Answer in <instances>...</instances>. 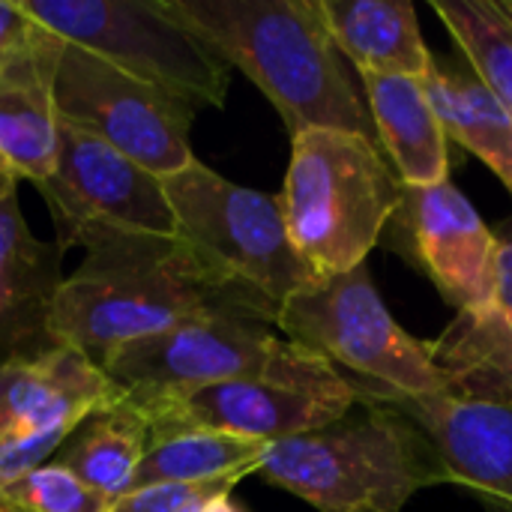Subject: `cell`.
<instances>
[{"label":"cell","instance_id":"cell-1","mask_svg":"<svg viewBox=\"0 0 512 512\" xmlns=\"http://www.w3.org/2000/svg\"><path fill=\"white\" fill-rule=\"evenodd\" d=\"M78 246L84 261L57 288L48 336L93 363L123 345L210 315L276 324V309L267 300L177 234L93 231Z\"/></svg>","mask_w":512,"mask_h":512},{"label":"cell","instance_id":"cell-2","mask_svg":"<svg viewBox=\"0 0 512 512\" xmlns=\"http://www.w3.org/2000/svg\"><path fill=\"white\" fill-rule=\"evenodd\" d=\"M228 69H240L282 114L291 138L342 129L378 144L318 0H159Z\"/></svg>","mask_w":512,"mask_h":512},{"label":"cell","instance_id":"cell-3","mask_svg":"<svg viewBox=\"0 0 512 512\" xmlns=\"http://www.w3.org/2000/svg\"><path fill=\"white\" fill-rule=\"evenodd\" d=\"M318 512H402L432 486H450L432 438L387 402H357L342 420L270 444L258 471Z\"/></svg>","mask_w":512,"mask_h":512},{"label":"cell","instance_id":"cell-4","mask_svg":"<svg viewBox=\"0 0 512 512\" xmlns=\"http://www.w3.org/2000/svg\"><path fill=\"white\" fill-rule=\"evenodd\" d=\"M276 198L291 246L324 279L366 264L399 213L402 183L375 141L342 129H306L291 138Z\"/></svg>","mask_w":512,"mask_h":512},{"label":"cell","instance_id":"cell-5","mask_svg":"<svg viewBox=\"0 0 512 512\" xmlns=\"http://www.w3.org/2000/svg\"><path fill=\"white\" fill-rule=\"evenodd\" d=\"M276 330L339 372L357 393V402L450 393L429 342L396 324L366 264L315 279L294 294L279 309Z\"/></svg>","mask_w":512,"mask_h":512},{"label":"cell","instance_id":"cell-6","mask_svg":"<svg viewBox=\"0 0 512 512\" xmlns=\"http://www.w3.org/2000/svg\"><path fill=\"white\" fill-rule=\"evenodd\" d=\"M102 372L135 405L171 402L231 381H327L336 378L324 360L279 339L270 324L210 315L108 354Z\"/></svg>","mask_w":512,"mask_h":512},{"label":"cell","instance_id":"cell-7","mask_svg":"<svg viewBox=\"0 0 512 512\" xmlns=\"http://www.w3.org/2000/svg\"><path fill=\"white\" fill-rule=\"evenodd\" d=\"M162 189L177 237L267 300L276 315L318 279L291 246L276 195L237 186L198 159L162 177Z\"/></svg>","mask_w":512,"mask_h":512},{"label":"cell","instance_id":"cell-8","mask_svg":"<svg viewBox=\"0 0 512 512\" xmlns=\"http://www.w3.org/2000/svg\"><path fill=\"white\" fill-rule=\"evenodd\" d=\"M21 6L54 36L195 108L225 105L231 69L159 0H21Z\"/></svg>","mask_w":512,"mask_h":512},{"label":"cell","instance_id":"cell-9","mask_svg":"<svg viewBox=\"0 0 512 512\" xmlns=\"http://www.w3.org/2000/svg\"><path fill=\"white\" fill-rule=\"evenodd\" d=\"M54 102L63 123L96 135L156 177L177 174L195 159L189 129L198 108L81 45L66 42L60 51Z\"/></svg>","mask_w":512,"mask_h":512},{"label":"cell","instance_id":"cell-10","mask_svg":"<svg viewBox=\"0 0 512 512\" xmlns=\"http://www.w3.org/2000/svg\"><path fill=\"white\" fill-rule=\"evenodd\" d=\"M123 399L102 366L69 345L0 366V489L48 465L84 420Z\"/></svg>","mask_w":512,"mask_h":512},{"label":"cell","instance_id":"cell-11","mask_svg":"<svg viewBox=\"0 0 512 512\" xmlns=\"http://www.w3.org/2000/svg\"><path fill=\"white\" fill-rule=\"evenodd\" d=\"M36 189L51 210L63 252L93 231L177 234L162 177L63 120L54 171Z\"/></svg>","mask_w":512,"mask_h":512},{"label":"cell","instance_id":"cell-12","mask_svg":"<svg viewBox=\"0 0 512 512\" xmlns=\"http://www.w3.org/2000/svg\"><path fill=\"white\" fill-rule=\"evenodd\" d=\"M393 222L408 243L405 252L411 261L435 282L450 306L459 312H477L486 306L498 237L450 180L402 186V204Z\"/></svg>","mask_w":512,"mask_h":512},{"label":"cell","instance_id":"cell-13","mask_svg":"<svg viewBox=\"0 0 512 512\" xmlns=\"http://www.w3.org/2000/svg\"><path fill=\"white\" fill-rule=\"evenodd\" d=\"M354 405L357 393L342 375H336L327 381H231L171 402H153L138 408L144 414L162 411L237 438L276 444L294 435L324 429L342 420Z\"/></svg>","mask_w":512,"mask_h":512},{"label":"cell","instance_id":"cell-14","mask_svg":"<svg viewBox=\"0 0 512 512\" xmlns=\"http://www.w3.org/2000/svg\"><path fill=\"white\" fill-rule=\"evenodd\" d=\"M384 402L405 411L432 438L450 486L468 489L489 510L512 512V405L447 393Z\"/></svg>","mask_w":512,"mask_h":512},{"label":"cell","instance_id":"cell-15","mask_svg":"<svg viewBox=\"0 0 512 512\" xmlns=\"http://www.w3.org/2000/svg\"><path fill=\"white\" fill-rule=\"evenodd\" d=\"M63 249L39 240L21 216L18 195L0 198V366L36 360L54 348L48 318L63 282Z\"/></svg>","mask_w":512,"mask_h":512},{"label":"cell","instance_id":"cell-16","mask_svg":"<svg viewBox=\"0 0 512 512\" xmlns=\"http://www.w3.org/2000/svg\"><path fill=\"white\" fill-rule=\"evenodd\" d=\"M63 45L60 36L42 27L27 45L0 60V156L18 180L33 186L48 180L57 162L54 78Z\"/></svg>","mask_w":512,"mask_h":512},{"label":"cell","instance_id":"cell-17","mask_svg":"<svg viewBox=\"0 0 512 512\" xmlns=\"http://www.w3.org/2000/svg\"><path fill=\"white\" fill-rule=\"evenodd\" d=\"M429 351L450 384L447 396L512 405V231L498 240L486 306L459 312Z\"/></svg>","mask_w":512,"mask_h":512},{"label":"cell","instance_id":"cell-18","mask_svg":"<svg viewBox=\"0 0 512 512\" xmlns=\"http://www.w3.org/2000/svg\"><path fill=\"white\" fill-rule=\"evenodd\" d=\"M375 138L402 186L450 180V138L423 81L402 75H360Z\"/></svg>","mask_w":512,"mask_h":512},{"label":"cell","instance_id":"cell-19","mask_svg":"<svg viewBox=\"0 0 512 512\" xmlns=\"http://www.w3.org/2000/svg\"><path fill=\"white\" fill-rule=\"evenodd\" d=\"M150 435L132 489L168 483H240L258 474L270 444L207 429L174 414H147ZM129 489V492H132Z\"/></svg>","mask_w":512,"mask_h":512},{"label":"cell","instance_id":"cell-20","mask_svg":"<svg viewBox=\"0 0 512 512\" xmlns=\"http://www.w3.org/2000/svg\"><path fill=\"white\" fill-rule=\"evenodd\" d=\"M318 9L339 54L360 75H402L423 81L435 69L414 3L318 0Z\"/></svg>","mask_w":512,"mask_h":512},{"label":"cell","instance_id":"cell-21","mask_svg":"<svg viewBox=\"0 0 512 512\" xmlns=\"http://www.w3.org/2000/svg\"><path fill=\"white\" fill-rule=\"evenodd\" d=\"M444 135L486 162L512 195V117L471 66L435 63L423 78Z\"/></svg>","mask_w":512,"mask_h":512},{"label":"cell","instance_id":"cell-22","mask_svg":"<svg viewBox=\"0 0 512 512\" xmlns=\"http://www.w3.org/2000/svg\"><path fill=\"white\" fill-rule=\"evenodd\" d=\"M150 423L129 399L84 420L57 465L72 471L93 495L114 504L132 489L135 471L144 459Z\"/></svg>","mask_w":512,"mask_h":512},{"label":"cell","instance_id":"cell-23","mask_svg":"<svg viewBox=\"0 0 512 512\" xmlns=\"http://www.w3.org/2000/svg\"><path fill=\"white\" fill-rule=\"evenodd\" d=\"M432 12L512 117V0H432Z\"/></svg>","mask_w":512,"mask_h":512},{"label":"cell","instance_id":"cell-24","mask_svg":"<svg viewBox=\"0 0 512 512\" xmlns=\"http://www.w3.org/2000/svg\"><path fill=\"white\" fill-rule=\"evenodd\" d=\"M111 504L93 495L63 465H42L0 489V512H108Z\"/></svg>","mask_w":512,"mask_h":512},{"label":"cell","instance_id":"cell-25","mask_svg":"<svg viewBox=\"0 0 512 512\" xmlns=\"http://www.w3.org/2000/svg\"><path fill=\"white\" fill-rule=\"evenodd\" d=\"M234 483H168L132 489L108 512H204L216 498L231 495Z\"/></svg>","mask_w":512,"mask_h":512},{"label":"cell","instance_id":"cell-26","mask_svg":"<svg viewBox=\"0 0 512 512\" xmlns=\"http://www.w3.org/2000/svg\"><path fill=\"white\" fill-rule=\"evenodd\" d=\"M42 27L24 12L21 3H0V60L27 45Z\"/></svg>","mask_w":512,"mask_h":512},{"label":"cell","instance_id":"cell-27","mask_svg":"<svg viewBox=\"0 0 512 512\" xmlns=\"http://www.w3.org/2000/svg\"><path fill=\"white\" fill-rule=\"evenodd\" d=\"M15 186H18V177L12 174V168H9L6 159L0 156V198H3V195H12Z\"/></svg>","mask_w":512,"mask_h":512},{"label":"cell","instance_id":"cell-28","mask_svg":"<svg viewBox=\"0 0 512 512\" xmlns=\"http://www.w3.org/2000/svg\"><path fill=\"white\" fill-rule=\"evenodd\" d=\"M204 512H246V510H243L240 504H234V501H231V495H222V498H216V501H213V504H210Z\"/></svg>","mask_w":512,"mask_h":512}]
</instances>
